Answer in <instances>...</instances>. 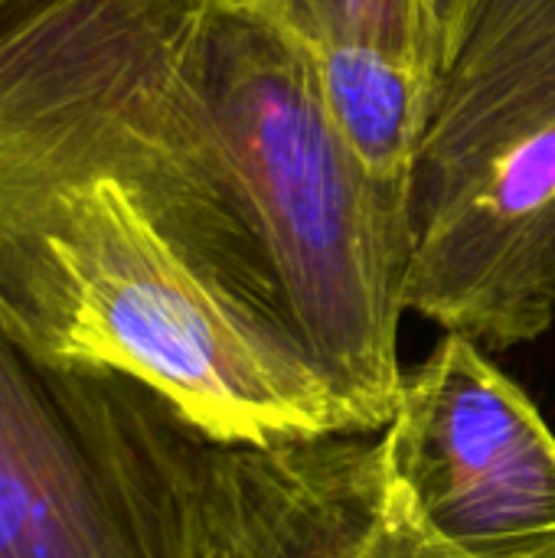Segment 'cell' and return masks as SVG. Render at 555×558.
Segmentation results:
<instances>
[{
  "label": "cell",
  "mask_w": 555,
  "mask_h": 558,
  "mask_svg": "<svg viewBox=\"0 0 555 558\" xmlns=\"http://www.w3.org/2000/svg\"><path fill=\"white\" fill-rule=\"evenodd\" d=\"M0 154L114 180L347 432L389 425L409 203L249 0H0Z\"/></svg>",
  "instance_id": "obj_1"
},
{
  "label": "cell",
  "mask_w": 555,
  "mask_h": 558,
  "mask_svg": "<svg viewBox=\"0 0 555 558\" xmlns=\"http://www.w3.org/2000/svg\"><path fill=\"white\" fill-rule=\"evenodd\" d=\"M0 324L29 350L121 369L216 441L343 432L108 177L0 154Z\"/></svg>",
  "instance_id": "obj_2"
},
{
  "label": "cell",
  "mask_w": 555,
  "mask_h": 558,
  "mask_svg": "<svg viewBox=\"0 0 555 558\" xmlns=\"http://www.w3.org/2000/svg\"><path fill=\"white\" fill-rule=\"evenodd\" d=\"M406 307L494 350L555 320V0H474L409 186Z\"/></svg>",
  "instance_id": "obj_3"
},
{
  "label": "cell",
  "mask_w": 555,
  "mask_h": 558,
  "mask_svg": "<svg viewBox=\"0 0 555 558\" xmlns=\"http://www.w3.org/2000/svg\"><path fill=\"white\" fill-rule=\"evenodd\" d=\"M213 451L154 386L0 324V558H206Z\"/></svg>",
  "instance_id": "obj_4"
},
{
  "label": "cell",
  "mask_w": 555,
  "mask_h": 558,
  "mask_svg": "<svg viewBox=\"0 0 555 558\" xmlns=\"http://www.w3.org/2000/svg\"><path fill=\"white\" fill-rule=\"evenodd\" d=\"M379 464L409 520L461 558L555 553V435L481 343L448 333L402 376Z\"/></svg>",
  "instance_id": "obj_5"
},
{
  "label": "cell",
  "mask_w": 555,
  "mask_h": 558,
  "mask_svg": "<svg viewBox=\"0 0 555 558\" xmlns=\"http://www.w3.org/2000/svg\"><path fill=\"white\" fill-rule=\"evenodd\" d=\"M206 558H461L386 484L376 432L216 441Z\"/></svg>",
  "instance_id": "obj_6"
},
{
  "label": "cell",
  "mask_w": 555,
  "mask_h": 558,
  "mask_svg": "<svg viewBox=\"0 0 555 558\" xmlns=\"http://www.w3.org/2000/svg\"><path fill=\"white\" fill-rule=\"evenodd\" d=\"M327 118L373 183L409 203L438 75L376 46L307 49Z\"/></svg>",
  "instance_id": "obj_7"
},
{
  "label": "cell",
  "mask_w": 555,
  "mask_h": 558,
  "mask_svg": "<svg viewBox=\"0 0 555 558\" xmlns=\"http://www.w3.org/2000/svg\"><path fill=\"white\" fill-rule=\"evenodd\" d=\"M307 49L376 46L429 65L438 78L445 52L429 0H249Z\"/></svg>",
  "instance_id": "obj_8"
},
{
  "label": "cell",
  "mask_w": 555,
  "mask_h": 558,
  "mask_svg": "<svg viewBox=\"0 0 555 558\" xmlns=\"http://www.w3.org/2000/svg\"><path fill=\"white\" fill-rule=\"evenodd\" d=\"M432 3V13H435V23H438V39H442V52H445V62L471 16V7L474 0H429ZM445 72V69H442Z\"/></svg>",
  "instance_id": "obj_9"
},
{
  "label": "cell",
  "mask_w": 555,
  "mask_h": 558,
  "mask_svg": "<svg viewBox=\"0 0 555 558\" xmlns=\"http://www.w3.org/2000/svg\"><path fill=\"white\" fill-rule=\"evenodd\" d=\"M543 558H555V553H550V556H543Z\"/></svg>",
  "instance_id": "obj_10"
}]
</instances>
